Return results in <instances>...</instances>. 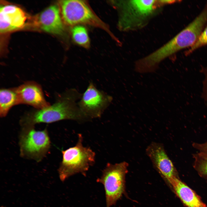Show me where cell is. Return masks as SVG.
<instances>
[{
  "instance_id": "obj_1",
  "label": "cell",
  "mask_w": 207,
  "mask_h": 207,
  "mask_svg": "<svg viewBox=\"0 0 207 207\" xmlns=\"http://www.w3.org/2000/svg\"><path fill=\"white\" fill-rule=\"evenodd\" d=\"M82 95L75 89L67 90L57 96L52 105L25 113L20 120V124L23 128L34 127L40 123H51L62 120L80 122L88 120L76 103Z\"/></svg>"
},
{
  "instance_id": "obj_2",
  "label": "cell",
  "mask_w": 207,
  "mask_h": 207,
  "mask_svg": "<svg viewBox=\"0 0 207 207\" xmlns=\"http://www.w3.org/2000/svg\"><path fill=\"white\" fill-rule=\"evenodd\" d=\"M113 4L119 11L118 26L122 30L139 28L147 22L158 7L160 0L115 1Z\"/></svg>"
},
{
  "instance_id": "obj_3",
  "label": "cell",
  "mask_w": 207,
  "mask_h": 207,
  "mask_svg": "<svg viewBox=\"0 0 207 207\" xmlns=\"http://www.w3.org/2000/svg\"><path fill=\"white\" fill-rule=\"evenodd\" d=\"M83 139L82 135L79 134L75 145L62 152V158L58 171L62 182L77 173L85 176L95 162V152L90 147L83 145Z\"/></svg>"
},
{
  "instance_id": "obj_4",
  "label": "cell",
  "mask_w": 207,
  "mask_h": 207,
  "mask_svg": "<svg viewBox=\"0 0 207 207\" xmlns=\"http://www.w3.org/2000/svg\"><path fill=\"white\" fill-rule=\"evenodd\" d=\"M207 26V2L200 13L172 39L157 49L156 53L164 60L178 51L189 49L196 42Z\"/></svg>"
},
{
  "instance_id": "obj_5",
  "label": "cell",
  "mask_w": 207,
  "mask_h": 207,
  "mask_svg": "<svg viewBox=\"0 0 207 207\" xmlns=\"http://www.w3.org/2000/svg\"><path fill=\"white\" fill-rule=\"evenodd\" d=\"M129 164L125 161L112 164L108 163L97 182L104 186L106 207L114 205L124 194L125 179Z\"/></svg>"
},
{
  "instance_id": "obj_6",
  "label": "cell",
  "mask_w": 207,
  "mask_h": 207,
  "mask_svg": "<svg viewBox=\"0 0 207 207\" xmlns=\"http://www.w3.org/2000/svg\"><path fill=\"white\" fill-rule=\"evenodd\" d=\"M19 137L21 157L41 161L46 156L51 146L47 129L36 131L34 127L22 128Z\"/></svg>"
},
{
  "instance_id": "obj_7",
  "label": "cell",
  "mask_w": 207,
  "mask_h": 207,
  "mask_svg": "<svg viewBox=\"0 0 207 207\" xmlns=\"http://www.w3.org/2000/svg\"><path fill=\"white\" fill-rule=\"evenodd\" d=\"M62 18L71 26L87 24L100 28L110 32L106 25L94 13L85 1L66 0L59 1Z\"/></svg>"
},
{
  "instance_id": "obj_8",
  "label": "cell",
  "mask_w": 207,
  "mask_h": 207,
  "mask_svg": "<svg viewBox=\"0 0 207 207\" xmlns=\"http://www.w3.org/2000/svg\"><path fill=\"white\" fill-rule=\"evenodd\" d=\"M112 100V96L98 89L91 82L77 104L85 116L89 120L100 117Z\"/></svg>"
},
{
  "instance_id": "obj_9",
  "label": "cell",
  "mask_w": 207,
  "mask_h": 207,
  "mask_svg": "<svg viewBox=\"0 0 207 207\" xmlns=\"http://www.w3.org/2000/svg\"><path fill=\"white\" fill-rule=\"evenodd\" d=\"M146 152L154 167L166 182L169 183L177 177L174 165L162 144L151 143L147 147Z\"/></svg>"
},
{
  "instance_id": "obj_10",
  "label": "cell",
  "mask_w": 207,
  "mask_h": 207,
  "mask_svg": "<svg viewBox=\"0 0 207 207\" xmlns=\"http://www.w3.org/2000/svg\"><path fill=\"white\" fill-rule=\"evenodd\" d=\"M18 104H25L37 109L50 106L44 97L41 85L33 81H28L16 87Z\"/></svg>"
},
{
  "instance_id": "obj_11",
  "label": "cell",
  "mask_w": 207,
  "mask_h": 207,
  "mask_svg": "<svg viewBox=\"0 0 207 207\" xmlns=\"http://www.w3.org/2000/svg\"><path fill=\"white\" fill-rule=\"evenodd\" d=\"M27 20L25 12L12 5L1 6L0 32L4 33L22 28Z\"/></svg>"
},
{
  "instance_id": "obj_12",
  "label": "cell",
  "mask_w": 207,
  "mask_h": 207,
  "mask_svg": "<svg viewBox=\"0 0 207 207\" xmlns=\"http://www.w3.org/2000/svg\"><path fill=\"white\" fill-rule=\"evenodd\" d=\"M39 23L40 28L47 32L55 34H62L64 27L59 7L52 5L40 14Z\"/></svg>"
},
{
  "instance_id": "obj_13",
  "label": "cell",
  "mask_w": 207,
  "mask_h": 207,
  "mask_svg": "<svg viewBox=\"0 0 207 207\" xmlns=\"http://www.w3.org/2000/svg\"><path fill=\"white\" fill-rule=\"evenodd\" d=\"M169 184L176 194L187 207H206L198 196L177 177L173 178Z\"/></svg>"
},
{
  "instance_id": "obj_14",
  "label": "cell",
  "mask_w": 207,
  "mask_h": 207,
  "mask_svg": "<svg viewBox=\"0 0 207 207\" xmlns=\"http://www.w3.org/2000/svg\"><path fill=\"white\" fill-rule=\"evenodd\" d=\"M18 105L16 87L3 88L0 91V116L5 117L10 109Z\"/></svg>"
},
{
  "instance_id": "obj_15",
  "label": "cell",
  "mask_w": 207,
  "mask_h": 207,
  "mask_svg": "<svg viewBox=\"0 0 207 207\" xmlns=\"http://www.w3.org/2000/svg\"><path fill=\"white\" fill-rule=\"evenodd\" d=\"M73 39L77 44L85 48L90 46V41L88 32L83 26L77 25L74 26L72 30Z\"/></svg>"
},
{
  "instance_id": "obj_16",
  "label": "cell",
  "mask_w": 207,
  "mask_h": 207,
  "mask_svg": "<svg viewBox=\"0 0 207 207\" xmlns=\"http://www.w3.org/2000/svg\"><path fill=\"white\" fill-rule=\"evenodd\" d=\"M194 157L195 168L201 174L207 175V152H200Z\"/></svg>"
},
{
  "instance_id": "obj_17",
  "label": "cell",
  "mask_w": 207,
  "mask_h": 207,
  "mask_svg": "<svg viewBox=\"0 0 207 207\" xmlns=\"http://www.w3.org/2000/svg\"><path fill=\"white\" fill-rule=\"evenodd\" d=\"M207 45V26L204 28L195 43L185 52L186 56L191 54L197 49Z\"/></svg>"
},
{
  "instance_id": "obj_18",
  "label": "cell",
  "mask_w": 207,
  "mask_h": 207,
  "mask_svg": "<svg viewBox=\"0 0 207 207\" xmlns=\"http://www.w3.org/2000/svg\"><path fill=\"white\" fill-rule=\"evenodd\" d=\"M200 71L204 77L202 82V96L203 99L207 103V66L203 67Z\"/></svg>"
},
{
  "instance_id": "obj_19",
  "label": "cell",
  "mask_w": 207,
  "mask_h": 207,
  "mask_svg": "<svg viewBox=\"0 0 207 207\" xmlns=\"http://www.w3.org/2000/svg\"><path fill=\"white\" fill-rule=\"evenodd\" d=\"M193 146L200 152H207V141L203 143H194Z\"/></svg>"
},
{
  "instance_id": "obj_20",
  "label": "cell",
  "mask_w": 207,
  "mask_h": 207,
  "mask_svg": "<svg viewBox=\"0 0 207 207\" xmlns=\"http://www.w3.org/2000/svg\"><path fill=\"white\" fill-rule=\"evenodd\" d=\"M1 207H5L2 206H1Z\"/></svg>"
}]
</instances>
